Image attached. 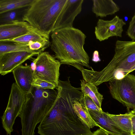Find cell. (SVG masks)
Wrapping results in <instances>:
<instances>
[{"mask_svg": "<svg viewBox=\"0 0 135 135\" xmlns=\"http://www.w3.org/2000/svg\"><path fill=\"white\" fill-rule=\"evenodd\" d=\"M34 30L28 22L24 21L0 25V41L20 37Z\"/></svg>", "mask_w": 135, "mask_h": 135, "instance_id": "cell-12", "label": "cell"}, {"mask_svg": "<svg viewBox=\"0 0 135 135\" xmlns=\"http://www.w3.org/2000/svg\"><path fill=\"white\" fill-rule=\"evenodd\" d=\"M34 0H0V14L29 7Z\"/></svg>", "mask_w": 135, "mask_h": 135, "instance_id": "cell-20", "label": "cell"}, {"mask_svg": "<svg viewBox=\"0 0 135 135\" xmlns=\"http://www.w3.org/2000/svg\"><path fill=\"white\" fill-rule=\"evenodd\" d=\"M82 99L81 101H76L74 103L73 108L75 113L81 120L90 129L95 126L99 127L91 117Z\"/></svg>", "mask_w": 135, "mask_h": 135, "instance_id": "cell-17", "label": "cell"}, {"mask_svg": "<svg viewBox=\"0 0 135 135\" xmlns=\"http://www.w3.org/2000/svg\"><path fill=\"white\" fill-rule=\"evenodd\" d=\"M86 36L73 27L56 30L51 33L50 49L61 64L71 65L80 71L89 69L90 57L84 48Z\"/></svg>", "mask_w": 135, "mask_h": 135, "instance_id": "cell-2", "label": "cell"}, {"mask_svg": "<svg viewBox=\"0 0 135 135\" xmlns=\"http://www.w3.org/2000/svg\"><path fill=\"white\" fill-rule=\"evenodd\" d=\"M18 51H25L36 54L30 50L27 43L0 42V55L7 53Z\"/></svg>", "mask_w": 135, "mask_h": 135, "instance_id": "cell-22", "label": "cell"}, {"mask_svg": "<svg viewBox=\"0 0 135 135\" xmlns=\"http://www.w3.org/2000/svg\"><path fill=\"white\" fill-rule=\"evenodd\" d=\"M126 32L127 35L132 41H135V12L129 23Z\"/></svg>", "mask_w": 135, "mask_h": 135, "instance_id": "cell-25", "label": "cell"}, {"mask_svg": "<svg viewBox=\"0 0 135 135\" xmlns=\"http://www.w3.org/2000/svg\"><path fill=\"white\" fill-rule=\"evenodd\" d=\"M57 95V90L33 87L26 94V99L19 115L21 135H35L37 125L52 109Z\"/></svg>", "mask_w": 135, "mask_h": 135, "instance_id": "cell-3", "label": "cell"}, {"mask_svg": "<svg viewBox=\"0 0 135 135\" xmlns=\"http://www.w3.org/2000/svg\"><path fill=\"white\" fill-rule=\"evenodd\" d=\"M69 78L65 81L59 80L55 104L38 127L40 135H92L90 129L74 111V103L81 100L83 94L81 88L72 85Z\"/></svg>", "mask_w": 135, "mask_h": 135, "instance_id": "cell-1", "label": "cell"}, {"mask_svg": "<svg viewBox=\"0 0 135 135\" xmlns=\"http://www.w3.org/2000/svg\"><path fill=\"white\" fill-rule=\"evenodd\" d=\"M28 7L11 10L0 14V25L23 21V17Z\"/></svg>", "mask_w": 135, "mask_h": 135, "instance_id": "cell-19", "label": "cell"}, {"mask_svg": "<svg viewBox=\"0 0 135 135\" xmlns=\"http://www.w3.org/2000/svg\"><path fill=\"white\" fill-rule=\"evenodd\" d=\"M12 73L15 83L20 90L25 94L30 93L33 87L34 78L32 67L21 65L15 69Z\"/></svg>", "mask_w": 135, "mask_h": 135, "instance_id": "cell-13", "label": "cell"}, {"mask_svg": "<svg viewBox=\"0 0 135 135\" xmlns=\"http://www.w3.org/2000/svg\"><path fill=\"white\" fill-rule=\"evenodd\" d=\"M83 0H67L59 17L58 29L73 27L75 17L81 11Z\"/></svg>", "mask_w": 135, "mask_h": 135, "instance_id": "cell-11", "label": "cell"}, {"mask_svg": "<svg viewBox=\"0 0 135 135\" xmlns=\"http://www.w3.org/2000/svg\"><path fill=\"white\" fill-rule=\"evenodd\" d=\"M126 24L123 19L117 16L110 20L99 19L95 27L94 33L96 38L102 41L112 37H121L123 27Z\"/></svg>", "mask_w": 135, "mask_h": 135, "instance_id": "cell-9", "label": "cell"}, {"mask_svg": "<svg viewBox=\"0 0 135 135\" xmlns=\"http://www.w3.org/2000/svg\"><path fill=\"white\" fill-rule=\"evenodd\" d=\"M67 0H34L23 18L36 31L50 35L58 29L60 14Z\"/></svg>", "mask_w": 135, "mask_h": 135, "instance_id": "cell-4", "label": "cell"}, {"mask_svg": "<svg viewBox=\"0 0 135 135\" xmlns=\"http://www.w3.org/2000/svg\"><path fill=\"white\" fill-rule=\"evenodd\" d=\"M92 11L97 17L101 18L112 15L118 11L120 8L112 0H93Z\"/></svg>", "mask_w": 135, "mask_h": 135, "instance_id": "cell-15", "label": "cell"}, {"mask_svg": "<svg viewBox=\"0 0 135 135\" xmlns=\"http://www.w3.org/2000/svg\"><path fill=\"white\" fill-rule=\"evenodd\" d=\"M108 115L110 124L118 132L122 135H132L131 118L133 114L131 111L119 115L108 112Z\"/></svg>", "mask_w": 135, "mask_h": 135, "instance_id": "cell-14", "label": "cell"}, {"mask_svg": "<svg viewBox=\"0 0 135 135\" xmlns=\"http://www.w3.org/2000/svg\"><path fill=\"white\" fill-rule=\"evenodd\" d=\"M109 134L105 130L100 128L99 129L93 133L92 135H109Z\"/></svg>", "mask_w": 135, "mask_h": 135, "instance_id": "cell-26", "label": "cell"}, {"mask_svg": "<svg viewBox=\"0 0 135 135\" xmlns=\"http://www.w3.org/2000/svg\"><path fill=\"white\" fill-rule=\"evenodd\" d=\"M83 101L88 110L98 111H103L102 109L99 108L93 100L87 95H84Z\"/></svg>", "mask_w": 135, "mask_h": 135, "instance_id": "cell-24", "label": "cell"}, {"mask_svg": "<svg viewBox=\"0 0 135 135\" xmlns=\"http://www.w3.org/2000/svg\"><path fill=\"white\" fill-rule=\"evenodd\" d=\"M26 97V94L16 83H13L7 105L1 118L3 127L8 135H11L13 131L15 120L21 112Z\"/></svg>", "mask_w": 135, "mask_h": 135, "instance_id": "cell-8", "label": "cell"}, {"mask_svg": "<svg viewBox=\"0 0 135 135\" xmlns=\"http://www.w3.org/2000/svg\"><path fill=\"white\" fill-rule=\"evenodd\" d=\"M135 65V41L117 40L115 54L107 65L100 71L105 82L121 78Z\"/></svg>", "mask_w": 135, "mask_h": 135, "instance_id": "cell-5", "label": "cell"}, {"mask_svg": "<svg viewBox=\"0 0 135 135\" xmlns=\"http://www.w3.org/2000/svg\"><path fill=\"white\" fill-rule=\"evenodd\" d=\"M50 35L41 34L35 30H33L20 37L3 41L19 43H28L32 41L50 40Z\"/></svg>", "mask_w": 135, "mask_h": 135, "instance_id": "cell-21", "label": "cell"}, {"mask_svg": "<svg viewBox=\"0 0 135 135\" xmlns=\"http://www.w3.org/2000/svg\"><path fill=\"white\" fill-rule=\"evenodd\" d=\"M96 58L97 59L100 60L99 57V53L98 51H95L93 53V59L94 60Z\"/></svg>", "mask_w": 135, "mask_h": 135, "instance_id": "cell-28", "label": "cell"}, {"mask_svg": "<svg viewBox=\"0 0 135 135\" xmlns=\"http://www.w3.org/2000/svg\"><path fill=\"white\" fill-rule=\"evenodd\" d=\"M135 70V65L131 68L126 73V75L129 74L130 72L133 71Z\"/></svg>", "mask_w": 135, "mask_h": 135, "instance_id": "cell-29", "label": "cell"}, {"mask_svg": "<svg viewBox=\"0 0 135 135\" xmlns=\"http://www.w3.org/2000/svg\"><path fill=\"white\" fill-rule=\"evenodd\" d=\"M112 97L126 106L135 109V76L128 74L109 82Z\"/></svg>", "mask_w": 135, "mask_h": 135, "instance_id": "cell-7", "label": "cell"}, {"mask_svg": "<svg viewBox=\"0 0 135 135\" xmlns=\"http://www.w3.org/2000/svg\"><path fill=\"white\" fill-rule=\"evenodd\" d=\"M36 55L32 53L18 51L0 55V74L3 76L12 72L16 68Z\"/></svg>", "mask_w": 135, "mask_h": 135, "instance_id": "cell-10", "label": "cell"}, {"mask_svg": "<svg viewBox=\"0 0 135 135\" xmlns=\"http://www.w3.org/2000/svg\"><path fill=\"white\" fill-rule=\"evenodd\" d=\"M81 90L84 95H87L90 98L100 109L104 99L103 95L99 93L97 86L87 82L84 79L81 80Z\"/></svg>", "mask_w": 135, "mask_h": 135, "instance_id": "cell-18", "label": "cell"}, {"mask_svg": "<svg viewBox=\"0 0 135 135\" xmlns=\"http://www.w3.org/2000/svg\"><path fill=\"white\" fill-rule=\"evenodd\" d=\"M32 86L44 89H55L57 87L54 84L45 81L34 77L32 84Z\"/></svg>", "mask_w": 135, "mask_h": 135, "instance_id": "cell-23", "label": "cell"}, {"mask_svg": "<svg viewBox=\"0 0 135 135\" xmlns=\"http://www.w3.org/2000/svg\"><path fill=\"white\" fill-rule=\"evenodd\" d=\"M35 65L34 77L54 84L57 88L59 83L60 61L49 52L44 51L39 53L33 61Z\"/></svg>", "mask_w": 135, "mask_h": 135, "instance_id": "cell-6", "label": "cell"}, {"mask_svg": "<svg viewBox=\"0 0 135 135\" xmlns=\"http://www.w3.org/2000/svg\"><path fill=\"white\" fill-rule=\"evenodd\" d=\"M131 112L133 114L135 115V109L133 110H131Z\"/></svg>", "mask_w": 135, "mask_h": 135, "instance_id": "cell-30", "label": "cell"}, {"mask_svg": "<svg viewBox=\"0 0 135 135\" xmlns=\"http://www.w3.org/2000/svg\"><path fill=\"white\" fill-rule=\"evenodd\" d=\"M132 124V135H135V115L133 114L131 118Z\"/></svg>", "mask_w": 135, "mask_h": 135, "instance_id": "cell-27", "label": "cell"}, {"mask_svg": "<svg viewBox=\"0 0 135 135\" xmlns=\"http://www.w3.org/2000/svg\"><path fill=\"white\" fill-rule=\"evenodd\" d=\"M91 117L99 127L107 131L110 135H122L118 132L110 124L108 112L88 110Z\"/></svg>", "mask_w": 135, "mask_h": 135, "instance_id": "cell-16", "label": "cell"}]
</instances>
